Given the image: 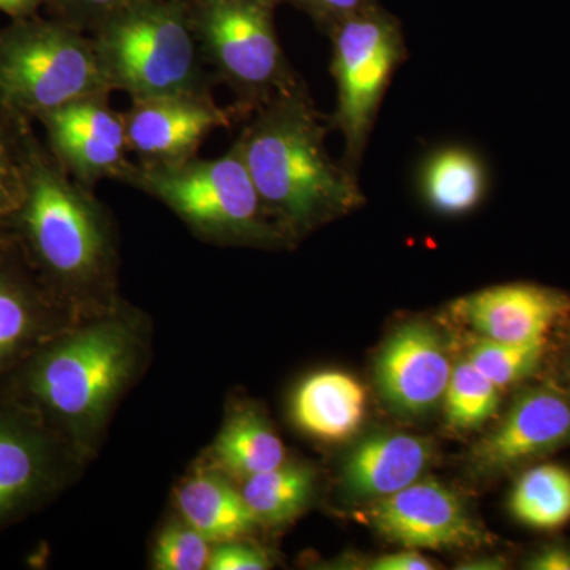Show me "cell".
Segmentation results:
<instances>
[{
	"label": "cell",
	"mask_w": 570,
	"mask_h": 570,
	"mask_svg": "<svg viewBox=\"0 0 570 570\" xmlns=\"http://www.w3.org/2000/svg\"><path fill=\"white\" fill-rule=\"evenodd\" d=\"M453 365L441 333L425 322L396 328L376 360V384L392 411L420 417L444 400Z\"/></svg>",
	"instance_id": "12"
},
{
	"label": "cell",
	"mask_w": 570,
	"mask_h": 570,
	"mask_svg": "<svg viewBox=\"0 0 570 570\" xmlns=\"http://www.w3.org/2000/svg\"><path fill=\"white\" fill-rule=\"evenodd\" d=\"M272 566L268 554L249 543L230 542L217 543L209 557V570H265Z\"/></svg>",
	"instance_id": "30"
},
{
	"label": "cell",
	"mask_w": 570,
	"mask_h": 570,
	"mask_svg": "<svg viewBox=\"0 0 570 570\" xmlns=\"http://www.w3.org/2000/svg\"><path fill=\"white\" fill-rule=\"evenodd\" d=\"M45 145L52 156L82 186H91L100 179L129 184L137 171L138 164L129 159V149L122 146L61 129H45Z\"/></svg>",
	"instance_id": "23"
},
{
	"label": "cell",
	"mask_w": 570,
	"mask_h": 570,
	"mask_svg": "<svg viewBox=\"0 0 570 570\" xmlns=\"http://www.w3.org/2000/svg\"><path fill=\"white\" fill-rule=\"evenodd\" d=\"M568 374H569V382H570V351H569V358H568Z\"/></svg>",
	"instance_id": "36"
},
{
	"label": "cell",
	"mask_w": 570,
	"mask_h": 570,
	"mask_svg": "<svg viewBox=\"0 0 570 570\" xmlns=\"http://www.w3.org/2000/svg\"><path fill=\"white\" fill-rule=\"evenodd\" d=\"M547 340L532 343H501L480 337L469 348L468 360L497 387L519 384L538 370L546 354Z\"/></svg>",
	"instance_id": "26"
},
{
	"label": "cell",
	"mask_w": 570,
	"mask_h": 570,
	"mask_svg": "<svg viewBox=\"0 0 570 570\" xmlns=\"http://www.w3.org/2000/svg\"><path fill=\"white\" fill-rule=\"evenodd\" d=\"M129 184L159 198L206 238L265 246L287 238L266 212L236 142L219 159L138 164Z\"/></svg>",
	"instance_id": "6"
},
{
	"label": "cell",
	"mask_w": 570,
	"mask_h": 570,
	"mask_svg": "<svg viewBox=\"0 0 570 570\" xmlns=\"http://www.w3.org/2000/svg\"><path fill=\"white\" fill-rule=\"evenodd\" d=\"M43 129H61L127 148L124 115L108 107L107 97H91L47 112L39 119Z\"/></svg>",
	"instance_id": "27"
},
{
	"label": "cell",
	"mask_w": 570,
	"mask_h": 570,
	"mask_svg": "<svg viewBox=\"0 0 570 570\" xmlns=\"http://www.w3.org/2000/svg\"><path fill=\"white\" fill-rule=\"evenodd\" d=\"M137 362V337L126 322L107 318L59 332L0 387V395L39 415L59 436L73 441L97 430Z\"/></svg>",
	"instance_id": "2"
},
{
	"label": "cell",
	"mask_w": 570,
	"mask_h": 570,
	"mask_svg": "<svg viewBox=\"0 0 570 570\" xmlns=\"http://www.w3.org/2000/svg\"><path fill=\"white\" fill-rule=\"evenodd\" d=\"M305 11L322 31L328 32L337 22L365 10L377 0H283Z\"/></svg>",
	"instance_id": "31"
},
{
	"label": "cell",
	"mask_w": 570,
	"mask_h": 570,
	"mask_svg": "<svg viewBox=\"0 0 570 570\" xmlns=\"http://www.w3.org/2000/svg\"><path fill=\"white\" fill-rule=\"evenodd\" d=\"M502 390L469 362L453 366L444 403L449 426L456 431L475 430L493 417L501 403Z\"/></svg>",
	"instance_id": "25"
},
{
	"label": "cell",
	"mask_w": 570,
	"mask_h": 570,
	"mask_svg": "<svg viewBox=\"0 0 570 570\" xmlns=\"http://www.w3.org/2000/svg\"><path fill=\"white\" fill-rule=\"evenodd\" d=\"M569 445L570 397L539 385L517 395L504 417L472 449L471 466L482 478H493Z\"/></svg>",
	"instance_id": "11"
},
{
	"label": "cell",
	"mask_w": 570,
	"mask_h": 570,
	"mask_svg": "<svg viewBox=\"0 0 570 570\" xmlns=\"http://www.w3.org/2000/svg\"><path fill=\"white\" fill-rule=\"evenodd\" d=\"M112 91L92 39L69 22L29 17L0 31V105L39 121L41 116Z\"/></svg>",
	"instance_id": "5"
},
{
	"label": "cell",
	"mask_w": 570,
	"mask_h": 570,
	"mask_svg": "<svg viewBox=\"0 0 570 570\" xmlns=\"http://www.w3.org/2000/svg\"><path fill=\"white\" fill-rule=\"evenodd\" d=\"M179 513L184 523L200 532L212 543L230 542L257 527L242 490L217 472H198L179 487Z\"/></svg>",
	"instance_id": "19"
},
{
	"label": "cell",
	"mask_w": 570,
	"mask_h": 570,
	"mask_svg": "<svg viewBox=\"0 0 570 570\" xmlns=\"http://www.w3.org/2000/svg\"><path fill=\"white\" fill-rule=\"evenodd\" d=\"M366 569L370 570H431L433 562L419 553V550L404 549L397 553L384 554L367 561Z\"/></svg>",
	"instance_id": "32"
},
{
	"label": "cell",
	"mask_w": 570,
	"mask_h": 570,
	"mask_svg": "<svg viewBox=\"0 0 570 570\" xmlns=\"http://www.w3.org/2000/svg\"><path fill=\"white\" fill-rule=\"evenodd\" d=\"M433 460L430 439L407 433L374 434L348 453L341 480L352 498L376 501L423 479Z\"/></svg>",
	"instance_id": "16"
},
{
	"label": "cell",
	"mask_w": 570,
	"mask_h": 570,
	"mask_svg": "<svg viewBox=\"0 0 570 570\" xmlns=\"http://www.w3.org/2000/svg\"><path fill=\"white\" fill-rule=\"evenodd\" d=\"M417 193L431 212L460 217L478 209L490 189V171L478 151L466 145L439 146L420 163Z\"/></svg>",
	"instance_id": "18"
},
{
	"label": "cell",
	"mask_w": 570,
	"mask_h": 570,
	"mask_svg": "<svg viewBox=\"0 0 570 570\" xmlns=\"http://www.w3.org/2000/svg\"><path fill=\"white\" fill-rule=\"evenodd\" d=\"M62 438L28 407L0 395V531L61 485Z\"/></svg>",
	"instance_id": "10"
},
{
	"label": "cell",
	"mask_w": 570,
	"mask_h": 570,
	"mask_svg": "<svg viewBox=\"0 0 570 570\" xmlns=\"http://www.w3.org/2000/svg\"><path fill=\"white\" fill-rule=\"evenodd\" d=\"M371 528L389 542L409 550L474 549L489 535L466 502L434 479H420L363 512Z\"/></svg>",
	"instance_id": "9"
},
{
	"label": "cell",
	"mask_w": 570,
	"mask_h": 570,
	"mask_svg": "<svg viewBox=\"0 0 570 570\" xmlns=\"http://www.w3.org/2000/svg\"><path fill=\"white\" fill-rule=\"evenodd\" d=\"M212 542L187 523L170 524L160 532L153 550L154 569L202 570L208 568Z\"/></svg>",
	"instance_id": "28"
},
{
	"label": "cell",
	"mask_w": 570,
	"mask_h": 570,
	"mask_svg": "<svg viewBox=\"0 0 570 570\" xmlns=\"http://www.w3.org/2000/svg\"><path fill=\"white\" fill-rule=\"evenodd\" d=\"M279 0H187L198 48L254 111L299 81L285 58L275 26Z\"/></svg>",
	"instance_id": "7"
},
{
	"label": "cell",
	"mask_w": 570,
	"mask_h": 570,
	"mask_svg": "<svg viewBox=\"0 0 570 570\" xmlns=\"http://www.w3.org/2000/svg\"><path fill=\"white\" fill-rule=\"evenodd\" d=\"M513 519L535 531H558L570 521V471L560 464L532 466L510 491Z\"/></svg>",
	"instance_id": "21"
},
{
	"label": "cell",
	"mask_w": 570,
	"mask_h": 570,
	"mask_svg": "<svg viewBox=\"0 0 570 570\" xmlns=\"http://www.w3.org/2000/svg\"><path fill=\"white\" fill-rule=\"evenodd\" d=\"M43 6H48V0H0V11L9 14L11 20L36 17Z\"/></svg>",
	"instance_id": "34"
},
{
	"label": "cell",
	"mask_w": 570,
	"mask_h": 570,
	"mask_svg": "<svg viewBox=\"0 0 570 570\" xmlns=\"http://www.w3.org/2000/svg\"><path fill=\"white\" fill-rule=\"evenodd\" d=\"M452 311L480 337L532 343L570 316V296L546 285L501 284L460 298Z\"/></svg>",
	"instance_id": "15"
},
{
	"label": "cell",
	"mask_w": 570,
	"mask_h": 570,
	"mask_svg": "<svg viewBox=\"0 0 570 570\" xmlns=\"http://www.w3.org/2000/svg\"><path fill=\"white\" fill-rule=\"evenodd\" d=\"M13 246L62 303L99 284L110 268L111 242L102 208L36 134L29 140Z\"/></svg>",
	"instance_id": "3"
},
{
	"label": "cell",
	"mask_w": 570,
	"mask_h": 570,
	"mask_svg": "<svg viewBox=\"0 0 570 570\" xmlns=\"http://www.w3.org/2000/svg\"><path fill=\"white\" fill-rule=\"evenodd\" d=\"M326 33L337 94L332 122L346 145L344 164L356 174L385 92L406 59V39L401 22L379 0Z\"/></svg>",
	"instance_id": "8"
},
{
	"label": "cell",
	"mask_w": 570,
	"mask_h": 570,
	"mask_svg": "<svg viewBox=\"0 0 570 570\" xmlns=\"http://www.w3.org/2000/svg\"><path fill=\"white\" fill-rule=\"evenodd\" d=\"M367 396L362 382L343 371L307 376L292 396V419L307 436L343 442L362 428Z\"/></svg>",
	"instance_id": "17"
},
{
	"label": "cell",
	"mask_w": 570,
	"mask_h": 570,
	"mask_svg": "<svg viewBox=\"0 0 570 570\" xmlns=\"http://www.w3.org/2000/svg\"><path fill=\"white\" fill-rule=\"evenodd\" d=\"M254 111L236 145L266 212L287 238L365 204L356 174L326 149L328 127L305 82L299 80Z\"/></svg>",
	"instance_id": "1"
},
{
	"label": "cell",
	"mask_w": 570,
	"mask_h": 570,
	"mask_svg": "<svg viewBox=\"0 0 570 570\" xmlns=\"http://www.w3.org/2000/svg\"><path fill=\"white\" fill-rule=\"evenodd\" d=\"M214 464L243 480L272 471L287 461L284 442L272 423L254 407H242L227 419L212 449Z\"/></svg>",
	"instance_id": "20"
},
{
	"label": "cell",
	"mask_w": 570,
	"mask_h": 570,
	"mask_svg": "<svg viewBox=\"0 0 570 570\" xmlns=\"http://www.w3.org/2000/svg\"><path fill=\"white\" fill-rule=\"evenodd\" d=\"M62 306L17 247L0 249V387L41 344L62 332Z\"/></svg>",
	"instance_id": "14"
},
{
	"label": "cell",
	"mask_w": 570,
	"mask_h": 570,
	"mask_svg": "<svg viewBox=\"0 0 570 570\" xmlns=\"http://www.w3.org/2000/svg\"><path fill=\"white\" fill-rule=\"evenodd\" d=\"M504 568L505 561H502L501 558H483V560L468 561L464 562V566H459V569L468 570H498Z\"/></svg>",
	"instance_id": "35"
},
{
	"label": "cell",
	"mask_w": 570,
	"mask_h": 570,
	"mask_svg": "<svg viewBox=\"0 0 570 570\" xmlns=\"http://www.w3.org/2000/svg\"><path fill=\"white\" fill-rule=\"evenodd\" d=\"M92 32L112 91L132 100L208 94L187 0H132Z\"/></svg>",
	"instance_id": "4"
},
{
	"label": "cell",
	"mask_w": 570,
	"mask_h": 570,
	"mask_svg": "<svg viewBox=\"0 0 570 570\" xmlns=\"http://www.w3.org/2000/svg\"><path fill=\"white\" fill-rule=\"evenodd\" d=\"M32 134L31 121L0 105V249L13 246V225L24 197Z\"/></svg>",
	"instance_id": "24"
},
{
	"label": "cell",
	"mask_w": 570,
	"mask_h": 570,
	"mask_svg": "<svg viewBox=\"0 0 570 570\" xmlns=\"http://www.w3.org/2000/svg\"><path fill=\"white\" fill-rule=\"evenodd\" d=\"M316 472L287 463L245 480L242 494L258 523L284 524L303 512L314 493Z\"/></svg>",
	"instance_id": "22"
},
{
	"label": "cell",
	"mask_w": 570,
	"mask_h": 570,
	"mask_svg": "<svg viewBox=\"0 0 570 570\" xmlns=\"http://www.w3.org/2000/svg\"><path fill=\"white\" fill-rule=\"evenodd\" d=\"M235 116L204 96L134 100L124 115L127 148L146 165H174L197 157L206 138Z\"/></svg>",
	"instance_id": "13"
},
{
	"label": "cell",
	"mask_w": 570,
	"mask_h": 570,
	"mask_svg": "<svg viewBox=\"0 0 570 570\" xmlns=\"http://www.w3.org/2000/svg\"><path fill=\"white\" fill-rule=\"evenodd\" d=\"M279 2H283V0H279Z\"/></svg>",
	"instance_id": "37"
},
{
	"label": "cell",
	"mask_w": 570,
	"mask_h": 570,
	"mask_svg": "<svg viewBox=\"0 0 570 570\" xmlns=\"http://www.w3.org/2000/svg\"><path fill=\"white\" fill-rule=\"evenodd\" d=\"M530 570H570V547L553 543L532 553L524 562Z\"/></svg>",
	"instance_id": "33"
},
{
	"label": "cell",
	"mask_w": 570,
	"mask_h": 570,
	"mask_svg": "<svg viewBox=\"0 0 570 570\" xmlns=\"http://www.w3.org/2000/svg\"><path fill=\"white\" fill-rule=\"evenodd\" d=\"M132 0H48L58 20L75 28H96L108 14L127 6Z\"/></svg>",
	"instance_id": "29"
}]
</instances>
